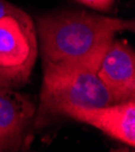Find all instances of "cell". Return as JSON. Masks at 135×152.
<instances>
[{
	"label": "cell",
	"instance_id": "6da1fadb",
	"mask_svg": "<svg viewBox=\"0 0 135 152\" xmlns=\"http://www.w3.org/2000/svg\"><path fill=\"white\" fill-rule=\"evenodd\" d=\"M35 29L43 66L97 71L116 33L135 27L133 20L60 11L36 17Z\"/></svg>",
	"mask_w": 135,
	"mask_h": 152
},
{
	"label": "cell",
	"instance_id": "7a4b0ae2",
	"mask_svg": "<svg viewBox=\"0 0 135 152\" xmlns=\"http://www.w3.org/2000/svg\"><path fill=\"white\" fill-rule=\"evenodd\" d=\"M39 107L32 130H38L60 117L65 106H106L115 104L97 72L91 68H62L43 66Z\"/></svg>",
	"mask_w": 135,
	"mask_h": 152
},
{
	"label": "cell",
	"instance_id": "3957f363",
	"mask_svg": "<svg viewBox=\"0 0 135 152\" xmlns=\"http://www.w3.org/2000/svg\"><path fill=\"white\" fill-rule=\"evenodd\" d=\"M38 53L35 24L27 12L0 17V86L17 90L26 85Z\"/></svg>",
	"mask_w": 135,
	"mask_h": 152
},
{
	"label": "cell",
	"instance_id": "277c9868",
	"mask_svg": "<svg viewBox=\"0 0 135 152\" xmlns=\"http://www.w3.org/2000/svg\"><path fill=\"white\" fill-rule=\"evenodd\" d=\"M61 116L89 124L115 140L135 146V101L94 107L71 105L61 108Z\"/></svg>",
	"mask_w": 135,
	"mask_h": 152
},
{
	"label": "cell",
	"instance_id": "5b68a950",
	"mask_svg": "<svg viewBox=\"0 0 135 152\" xmlns=\"http://www.w3.org/2000/svg\"><path fill=\"white\" fill-rule=\"evenodd\" d=\"M35 111L27 95L0 86V152L22 148L32 132Z\"/></svg>",
	"mask_w": 135,
	"mask_h": 152
},
{
	"label": "cell",
	"instance_id": "8992f818",
	"mask_svg": "<svg viewBox=\"0 0 135 152\" xmlns=\"http://www.w3.org/2000/svg\"><path fill=\"white\" fill-rule=\"evenodd\" d=\"M96 72L115 104L135 101V54L129 44L113 39Z\"/></svg>",
	"mask_w": 135,
	"mask_h": 152
},
{
	"label": "cell",
	"instance_id": "52a82bcc",
	"mask_svg": "<svg viewBox=\"0 0 135 152\" xmlns=\"http://www.w3.org/2000/svg\"><path fill=\"white\" fill-rule=\"evenodd\" d=\"M77 1L87 5L91 9L99 10V11H107L112 7L115 0H77Z\"/></svg>",
	"mask_w": 135,
	"mask_h": 152
},
{
	"label": "cell",
	"instance_id": "ba28073f",
	"mask_svg": "<svg viewBox=\"0 0 135 152\" xmlns=\"http://www.w3.org/2000/svg\"><path fill=\"white\" fill-rule=\"evenodd\" d=\"M24 14V11L14 4H11L6 0H0V17H3L5 15H22Z\"/></svg>",
	"mask_w": 135,
	"mask_h": 152
}]
</instances>
